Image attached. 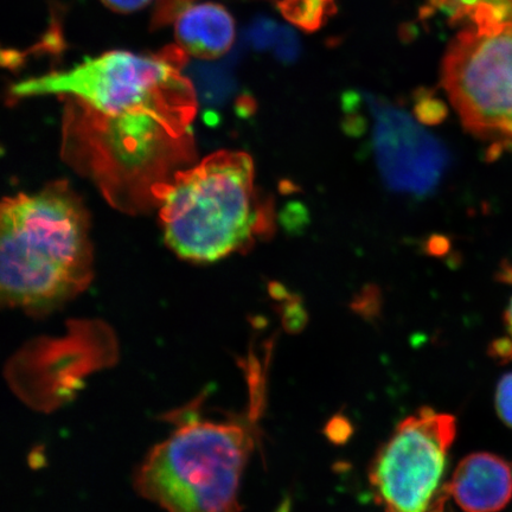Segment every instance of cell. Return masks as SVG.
I'll use <instances>...</instances> for the list:
<instances>
[{
  "label": "cell",
  "instance_id": "1",
  "mask_svg": "<svg viewBox=\"0 0 512 512\" xmlns=\"http://www.w3.org/2000/svg\"><path fill=\"white\" fill-rule=\"evenodd\" d=\"M184 51L115 50L16 83L11 96L63 101L61 157L113 209H157L179 171L197 162L192 125L198 102L182 73Z\"/></svg>",
  "mask_w": 512,
  "mask_h": 512
},
{
  "label": "cell",
  "instance_id": "2",
  "mask_svg": "<svg viewBox=\"0 0 512 512\" xmlns=\"http://www.w3.org/2000/svg\"><path fill=\"white\" fill-rule=\"evenodd\" d=\"M94 278L91 217L67 181L6 197L0 211L2 303L48 315Z\"/></svg>",
  "mask_w": 512,
  "mask_h": 512
},
{
  "label": "cell",
  "instance_id": "3",
  "mask_svg": "<svg viewBox=\"0 0 512 512\" xmlns=\"http://www.w3.org/2000/svg\"><path fill=\"white\" fill-rule=\"evenodd\" d=\"M246 369L245 411L215 421L190 418L152 447L134 475L138 494L166 512H240V486L260 439L266 377L256 358Z\"/></svg>",
  "mask_w": 512,
  "mask_h": 512
},
{
  "label": "cell",
  "instance_id": "4",
  "mask_svg": "<svg viewBox=\"0 0 512 512\" xmlns=\"http://www.w3.org/2000/svg\"><path fill=\"white\" fill-rule=\"evenodd\" d=\"M251 156L217 151L179 171L159 197L165 242L182 259L214 262L251 246L272 228L255 188Z\"/></svg>",
  "mask_w": 512,
  "mask_h": 512
},
{
  "label": "cell",
  "instance_id": "5",
  "mask_svg": "<svg viewBox=\"0 0 512 512\" xmlns=\"http://www.w3.org/2000/svg\"><path fill=\"white\" fill-rule=\"evenodd\" d=\"M446 51L443 85L467 131L512 143V0H466Z\"/></svg>",
  "mask_w": 512,
  "mask_h": 512
},
{
  "label": "cell",
  "instance_id": "6",
  "mask_svg": "<svg viewBox=\"0 0 512 512\" xmlns=\"http://www.w3.org/2000/svg\"><path fill=\"white\" fill-rule=\"evenodd\" d=\"M454 416L421 408L396 427L370 467L376 502L384 512H446L448 451L456 439Z\"/></svg>",
  "mask_w": 512,
  "mask_h": 512
},
{
  "label": "cell",
  "instance_id": "7",
  "mask_svg": "<svg viewBox=\"0 0 512 512\" xmlns=\"http://www.w3.org/2000/svg\"><path fill=\"white\" fill-rule=\"evenodd\" d=\"M363 98L373 114L374 149L389 187L415 195L437 187L448 164L445 146L400 108L370 94Z\"/></svg>",
  "mask_w": 512,
  "mask_h": 512
},
{
  "label": "cell",
  "instance_id": "8",
  "mask_svg": "<svg viewBox=\"0 0 512 512\" xmlns=\"http://www.w3.org/2000/svg\"><path fill=\"white\" fill-rule=\"evenodd\" d=\"M450 492L465 512L502 510L512 498L510 467L494 454H471L454 471Z\"/></svg>",
  "mask_w": 512,
  "mask_h": 512
},
{
  "label": "cell",
  "instance_id": "9",
  "mask_svg": "<svg viewBox=\"0 0 512 512\" xmlns=\"http://www.w3.org/2000/svg\"><path fill=\"white\" fill-rule=\"evenodd\" d=\"M179 49L201 59H216L232 48L235 22L224 6L214 2H188L175 17Z\"/></svg>",
  "mask_w": 512,
  "mask_h": 512
},
{
  "label": "cell",
  "instance_id": "10",
  "mask_svg": "<svg viewBox=\"0 0 512 512\" xmlns=\"http://www.w3.org/2000/svg\"><path fill=\"white\" fill-rule=\"evenodd\" d=\"M281 14L296 27L313 32L336 11L335 0H279Z\"/></svg>",
  "mask_w": 512,
  "mask_h": 512
},
{
  "label": "cell",
  "instance_id": "11",
  "mask_svg": "<svg viewBox=\"0 0 512 512\" xmlns=\"http://www.w3.org/2000/svg\"><path fill=\"white\" fill-rule=\"evenodd\" d=\"M416 115L426 124H438L444 120L446 107L434 95L424 92L416 96Z\"/></svg>",
  "mask_w": 512,
  "mask_h": 512
},
{
  "label": "cell",
  "instance_id": "12",
  "mask_svg": "<svg viewBox=\"0 0 512 512\" xmlns=\"http://www.w3.org/2000/svg\"><path fill=\"white\" fill-rule=\"evenodd\" d=\"M496 408L504 424L512 428V374L503 376L498 384Z\"/></svg>",
  "mask_w": 512,
  "mask_h": 512
},
{
  "label": "cell",
  "instance_id": "13",
  "mask_svg": "<svg viewBox=\"0 0 512 512\" xmlns=\"http://www.w3.org/2000/svg\"><path fill=\"white\" fill-rule=\"evenodd\" d=\"M299 50L298 41L291 30H283L279 34V54L285 60H293Z\"/></svg>",
  "mask_w": 512,
  "mask_h": 512
},
{
  "label": "cell",
  "instance_id": "14",
  "mask_svg": "<svg viewBox=\"0 0 512 512\" xmlns=\"http://www.w3.org/2000/svg\"><path fill=\"white\" fill-rule=\"evenodd\" d=\"M108 9L121 12V14H131L146 8L152 0H102Z\"/></svg>",
  "mask_w": 512,
  "mask_h": 512
},
{
  "label": "cell",
  "instance_id": "15",
  "mask_svg": "<svg viewBox=\"0 0 512 512\" xmlns=\"http://www.w3.org/2000/svg\"><path fill=\"white\" fill-rule=\"evenodd\" d=\"M489 354L495 361L502 364L512 361V339H497L490 345Z\"/></svg>",
  "mask_w": 512,
  "mask_h": 512
},
{
  "label": "cell",
  "instance_id": "16",
  "mask_svg": "<svg viewBox=\"0 0 512 512\" xmlns=\"http://www.w3.org/2000/svg\"><path fill=\"white\" fill-rule=\"evenodd\" d=\"M505 323H507L510 335L512 337V299L509 305V309L507 310V313H505Z\"/></svg>",
  "mask_w": 512,
  "mask_h": 512
},
{
  "label": "cell",
  "instance_id": "17",
  "mask_svg": "<svg viewBox=\"0 0 512 512\" xmlns=\"http://www.w3.org/2000/svg\"><path fill=\"white\" fill-rule=\"evenodd\" d=\"M277 512H290V502L281 504Z\"/></svg>",
  "mask_w": 512,
  "mask_h": 512
}]
</instances>
